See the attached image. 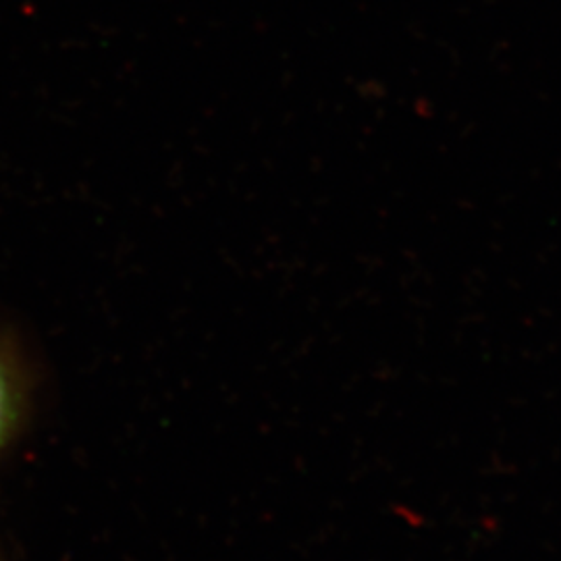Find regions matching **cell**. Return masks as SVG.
I'll return each mask as SVG.
<instances>
[{"instance_id": "obj_1", "label": "cell", "mask_w": 561, "mask_h": 561, "mask_svg": "<svg viewBox=\"0 0 561 561\" xmlns=\"http://www.w3.org/2000/svg\"><path fill=\"white\" fill-rule=\"evenodd\" d=\"M23 379L15 360L0 343V454L15 439L23 419Z\"/></svg>"}]
</instances>
